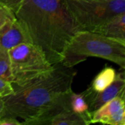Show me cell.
Here are the masks:
<instances>
[{"mask_svg":"<svg viewBox=\"0 0 125 125\" xmlns=\"http://www.w3.org/2000/svg\"><path fill=\"white\" fill-rule=\"evenodd\" d=\"M70 107L73 111L88 116L91 119V114L89 112L88 105L82 92L77 94L72 92L70 94Z\"/></svg>","mask_w":125,"mask_h":125,"instance_id":"cell-13","label":"cell"},{"mask_svg":"<svg viewBox=\"0 0 125 125\" xmlns=\"http://www.w3.org/2000/svg\"><path fill=\"white\" fill-rule=\"evenodd\" d=\"M13 92L14 88L12 85V83L0 78V99L10 95Z\"/></svg>","mask_w":125,"mask_h":125,"instance_id":"cell-15","label":"cell"},{"mask_svg":"<svg viewBox=\"0 0 125 125\" xmlns=\"http://www.w3.org/2000/svg\"><path fill=\"white\" fill-rule=\"evenodd\" d=\"M78 31H93L113 16L125 12V0H64Z\"/></svg>","mask_w":125,"mask_h":125,"instance_id":"cell-5","label":"cell"},{"mask_svg":"<svg viewBox=\"0 0 125 125\" xmlns=\"http://www.w3.org/2000/svg\"><path fill=\"white\" fill-rule=\"evenodd\" d=\"M0 78L12 83L10 58L8 50L0 46Z\"/></svg>","mask_w":125,"mask_h":125,"instance_id":"cell-12","label":"cell"},{"mask_svg":"<svg viewBox=\"0 0 125 125\" xmlns=\"http://www.w3.org/2000/svg\"><path fill=\"white\" fill-rule=\"evenodd\" d=\"M12 81L15 87L30 85L49 73L53 64L41 49L31 42L20 44L8 50Z\"/></svg>","mask_w":125,"mask_h":125,"instance_id":"cell-4","label":"cell"},{"mask_svg":"<svg viewBox=\"0 0 125 125\" xmlns=\"http://www.w3.org/2000/svg\"><path fill=\"white\" fill-rule=\"evenodd\" d=\"M31 42V39L16 17L0 28V46L10 50L20 44Z\"/></svg>","mask_w":125,"mask_h":125,"instance_id":"cell-8","label":"cell"},{"mask_svg":"<svg viewBox=\"0 0 125 125\" xmlns=\"http://www.w3.org/2000/svg\"><path fill=\"white\" fill-rule=\"evenodd\" d=\"M125 96L116 97L91 114L90 124L125 125Z\"/></svg>","mask_w":125,"mask_h":125,"instance_id":"cell-7","label":"cell"},{"mask_svg":"<svg viewBox=\"0 0 125 125\" xmlns=\"http://www.w3.org/2000/svg\"><path fill=\"white\" fill-rule=\"evenodd\" d=\"M89 57L104 59L125 67V40L90 31H78L67 45L60 62L74 67Z\"/></svg>","mask_w":125,"mask_h":125,"instance_id":"cell-3","label":"cell"},{"mask_svg":"<svg viewBox=\"0 0 125 125\" xmlns=\"http://www.w3.org/2000/svg\"><path fill=\"white\" fill-rule=\"evenodd\" d=\"M125 73L122 72L116 74L114 81L103 91L96 92L89 86L82 94L88 105L89 112L91 114L111 100L116 97L125 96Z\"/></svg>","mask_w":125,"mask_h":125,"instance_id":"cell-6","label":"cell"},{"mask_svg":"<svg viewBox=\"0 0 125 125\" xmlns=\"http://www.w3.org/2000/svg\"><path fill=\"white\" fill-rule=\"evenodd\" d=\"M90 117L73 111L60 113L50 119L45 125H89Z\"/></svg>","mask_w":125,"mask_h":125,"instance_id":"cell-10","label":"cell"},{"mask_svg":"<svg viewBox=\"0 0 125 125\" xmlns=\"http://www.w3.org/2000/svg\"><path fill=\"white\" fill-rule=\"evenodd\" d=\"M3 108H4V103L1 99H0V118L2 116L3 114Z\"/></svg>","mask_w":125,"mask_h":125,"instance_id":"cell-18","label":"cell"},{"mask_svg":"<svg viewBox=\"0 0 125 125\" xmlns=\"http://www.w3.org/2000/svg\"><path fill=\"white\" fill-rule=\"evenodd\" d=\"M23 1V0H0V3L11 9L15 13Z\"/></svg>","mask_w":125,"mask_h":125,"instance_id":"cell-16","label":"cell"},{"mask_svg":"<svg viewBox=\"0 0 125 125\" xmlns=\"http://www.w3.org/2000/svg\"><path fill=\"white\" fill-rule=\"evenodd\" d=\"M100 34L125 40V12L116 15L93 31Z\"/></svg>","mask_w":125,"mask_h":125,"instance_id":"cell-9","label":"cell"},{"mask_svg":"<svg viewBox=\"0 0 125 125\" xmlns=\"http://www.w3.org/2000/svg\"><path fill=\"white\" fill-rule=\"evenodd\" d=\"M15 18L14 12L7 6L0 3V28L7 21Z\"/></svg>","mask_w":125,"mask_h":125,"instance_id":"cell-14","label":"cell"},{"mask_svg":"<svg viewBox=\"0 0 125 125\" xmlns=\"http://www.w3.org/2000/svg\"><path fill=\"white\" fill-rule=\"evenodd\" d=\"M21 122L12 116H2L0 118V125H21Z\"/></svg>","mask_w":125,"mask_h":125,"instance_id":"cell-17","label":"cell"},{"mask_svg":"<svg viewBox=\"0 0 125 125\" xmlns=\"http://www.w3.org/2000/svg\"><path fill=\"white\" fill-rule=\"evenodd\" d=\"M116 74L114 68L105 67L95 76L89 87L96 92H102L114 81Z\"/></svg>","mask_w":125,"mask_h":125,"instance_id":"cell-11","label":"cell"},{"mask_svg":"<svg viewBox=\"0 0 125 125\" xmlns=\"http://www.w3.org/2000/svg\"><path fill=\"white\" fill-rule=\"evenodd\" d=\"M76 74L73 67L59 62L36 82L23 87H13L14 92L1 99L2 116L21 119V125H45L54 116L72 111L70 94Z\"/></svg>","mask_w":125,"mask_h":125,"instance_id":"cell-1","label":"cell"},{"mask_svg":"<svg viewBox=\"0 0 125 125\" xmlns=\"http://www.w3.org/2000/svg\"><path fill=\"white\" fill-rule=\"evenodd\" d=\"M15 15L48 62H61L67 45L78 31L64 0H23Z\"/></svg>","mask_w":125,"mask_h":125,"instance_id":"cell-2","label":"cell"}]
</instances>
